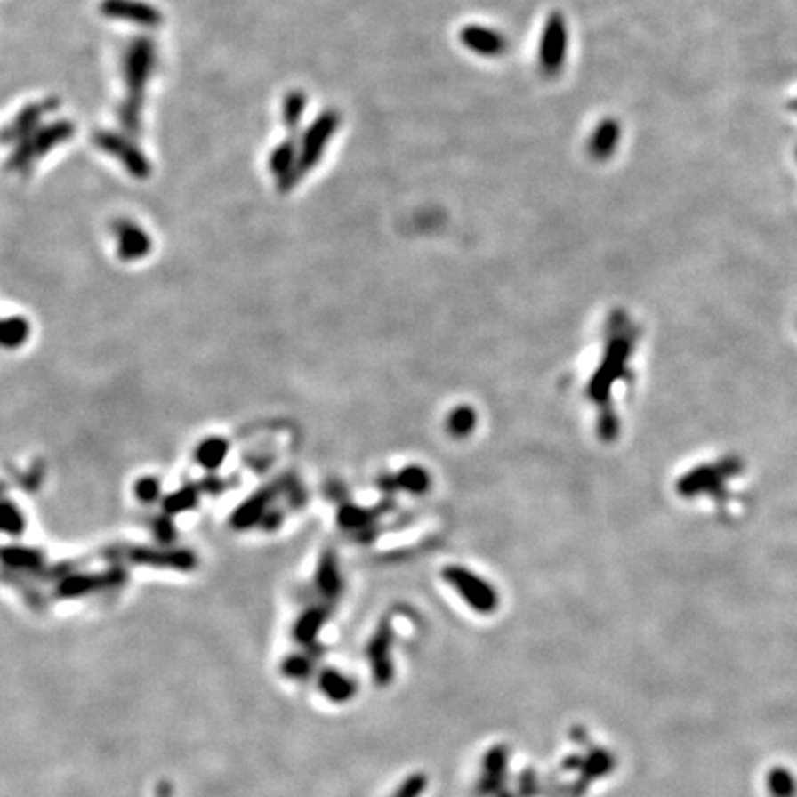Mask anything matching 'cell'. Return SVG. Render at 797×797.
<instances>
[{
  "label": "cell",
  "instance_id": "18",
  "mask_svg": "<svg viewBox=\"0 0 797 797\" xmlns=\"http://www.w3.org/2000/svg\"><path fill=\"white\" fill-rule=\"evenodd\" d=\"M616 141V130H613L611 124H602L600 130H596L594 137H592V152H596L598 156H608L613 144Z\"/></svg>",
  "mask_w": 797,
  "mask_h": 797
},
{
  "label": "cell",
  "instance_id": "13",
  "mask_svg": "<svg viewBox=\"0 0 797 797\" xmlns=\"http://www.w3.org/2000/svg\"><path fill=\"white\" fill-rule=\"evenodd\" d=\"M565 46H567V36H565L563 20L560 22L558 19H554L544 28V37H543V46H541V61L544 63V67L558 68L560 63L563 61Z\"/></svg>",
  "mask_w": 797,
  "mask_h": 797
},
{
  "label": "cell",
  "instance_id": "11",
  "mask_svg": "<svg viewBox=\"0 0 797 797\" xmlns=\"http://www.w3.org/2000/svg\"><path fill=\"white\" fill-rule=\"evenodd\" d=\"M115 237L118 240V252L124 259H139L148 254L149 238L135 223L122 220L115 226Z\"/></svg>",
  "mask_w": 797,
  "mask_h": 797
},
{
  "label": "cell",
  "instance_id": "4",
  "mask_svg": "<svg viewBox=\"0 0 797 797\" xmlns=\"http://www.w3.org/2000/svg\"><path fill=\"white\" fill-rule=\"evenodd\" d=\"M72 130H74L72 124L67 120L48 124V126L36 130L30 137L20 141V148H17L13 156L10 157V166L17 170L28 166L36 157L48 154L56 144H61L67 139H70Z\"/></svg>",
  "mask_w": 797,
  "mask_h": 797
},
{
  "label": "cell",
  "instance_id": "14",
  "mask_svg": "<svg viewBox=\"0 0 797 797\" xmlns=\"http://www.w3.org/2000/svg\"><path fill=\"white\" fill-rule=\"evenodd\" d=\"M463 41H465V44L469 48H472V50H475V52H480V54H496V52H501L503 44H504V39L498 36L496 32L486 30V28H479V27L467 28L463 32Z\"/></svg>",
  "mask_w": 797,
  "mask_h": 797
},
{
  "label": "cell",
  "instance_id": "22",
  "mask_svg": "<svg viewBox=\"0 0 797 797\" xmlns=\"http://www.w3.org/2000/svg\"><path fill=\"white\" fill-rule=\"evenodd\" d=\"M582 762H584V757H580V755H570V757H567V759L563 761V768L568 769V771H575V769H580V768H582Z\"/></svg>",
  "mask_w": 797,
  "mask_h": 797
},
{
  "label": "cell",
  "instance_id": "19",
  "mask_svg": "<svg viewBox=\"0 0 797 797\" xmlns=\"http://www.w3.org/2000/svg\"><path fill=\"white\" fill-rule=\"evenodd\" d=\"M515 795L517 797H537L539 795V777L532 766L520 771Z\"/></svg>",
  "mask_w": 797,
  "mask_h": 797
},
{
  "label": "cell",
  "instance_id": "10",
  "mask_svg": "<svg viewBox=\"0 0 797 797\" xmlns=\"http://www.w3.org/2000/svg\"><path fill=\"white\" fill-rule=\"evenodd\" d=\"M615 766L616 759L609 750H604V747H591V752L584 757L582 768L578 769L580 771L578 783L584 788H589V785H592L594 781L611 776Z\"/></svg>",
  "mask_w": 797,
  "mask_h": 797
},
{
  "label": "cell",
  "instance_id": "12",
  "mask_svg": "<svg viewBox=\"0 0 797 797\" xmlns=\"http://www.w3.org/2000/svg\"><path fill=\"white\" fill-rule=\"evenodd\" d=\"M319 690L334 704H345L357 696V683L338 670H326L319 676Z\"/></svg>",
  "mask_w": 797,
  "mask_h": 797
},
{
  "label": "cell",
  "instance_id": "17",
  "mask_svg": "<svg viewBox=\"0 0 797 797\" xmlns=\"http://www.w3.org/2000/svg\"><path fill=\"white\" fill-rule=\"evenodd\" d=\"M427 785H429L427 776L417 771V774H412L407 779H403V783L393 790L390 797H421L425 793Z\"/></svg>",
  "mask_w": 797,
  "mask_h": 797
},
{
  "label": "cell",
  "instance_id": "20",
  "mask_svg": "<svg viewBox=\"0 0 797 797\" xmlns=\"http://www.w3.org/2000/svg\"><path fill=\"white\" fill-rule=\"evenodd\" d=\"M303 109H305V98L299 93L290 94L288 100H286V104H285V124H286L288 128H295L297 126L299 120H302Z\"/></svg>",
  "mask_w": 797,
  "mask_h": 797
},
{
  "label": "cell",
  "instance_id": "2",
  "mask_svg": "<svg viewBox=\"0 0 797 797\" xmlns=\"http://www.w3.org/2000/svg\"><path fill=\"white\" fill-rule=\"evenodd\" d=\"M443 580L455 589L462 600L479 615H493L501 604L496 589L472 572L460 565H448L441 572Z\"/></svg>",
  "mask_w": 797,
  "mask_h": 797
},
{
  "label": "cell",
  "instance_id": "6",
  "mask_svg": "<svg viewBox=\"0 0 797 797\" xmlns=\"http://www.w3.org/2000/svg\"><path fill=\"white\" fill-rule=\"evenodd\" d=\"M94 142L98 144V148H102L104 152L117 157L122 163V166L139 180L149 176V161L126 137L117 135L113 132H98L94 135Z\"/></svg>",
  "mask_w": 797,
  "mask_h": 797
},
{
  "label": "cell",
  "instance_id": "23",
  "mask_svg": "<svg viewBox=\"0 0 797 797\" xmlns=\"http://www.w3.org/2000/svg\"><path fill=\"white\" fill-rule=\"evenodd\" d=\"M496 797H517V795H513V793H510V792H508V790H503V792H501V793H498V795H496Z\"/></svg>",
  "mask_w": 797,
  "mask_h": 797
},
{
  "label": "cell",
  "instance_id": "9",
  "mask_svg": "<svg viewBox=\"0 0 797 797\" xmlns=\"http://www.w3.org/2000/svg\"><path fill=\"white\" fill-rule=\"evenodd\" d=\"M56 106L52 102H39V104H32L28 108H24L19 117L12 122V126H8L3 132V142H12V141H24L27 137H30L37 126L39 120L43 115H46L50 109H54Z\"/></svg>",
  "mask_w": 797,
  "mask_h": 797
},
{
  "label": "cell",
  "instance_id": "7",
  "mask_svg": "<svg viewBox=\"0 0 797 797\" xmlns=\"http://www.w3.org/2000/svg\"><path fill=\"white\" fill-rule=\"evenodd\" d=\"M100 10L109 19L139 24V27H157L161 13L142 0H102Z\"/></svg>",
  "mask_w": 797,
  "mask_h": 797
},
{
  "label": "cell",
  "instance_id": "8",
  "mask_svg": "<svg viewBox=\"0 0 797 797\" xmlns=\"http://www.w3.org/2000/svg\"><path fill=\"white\" fill-rule=\"evenodd\" d=\"M336 126V118L331 115L319 117V120L314 124L312 132L307 133L305 141H303V154H302V163H299V170H307L310 166L316 165V161L319 159L323 146L327 144V141L331 139L333 132Z\"/></svg>",
  "mask_w": 797,
  "mask_h": 797
},
{
  "label": "cell",
  "instance_id": "21",
  "mask_svg": "<svg viewBox=\"0 0 797 797\" xmlns=\"http://www.w3.org/2000/svg\"><path fill=\"white\" fill-rule=\"evenodd\" d=\"M587 738H589V733H587V729L584 726H575V728L570 729V740L572 742H576L580 745H585Z\"/></svg>",
  "mask_w": 797,
  "mask_h": 797
},
{
  "label": "cell",
  "instance_id": "1",
  "mask_svg": "<svg viewBox=\"0 0 797 797\" xmlns=\"http://www.w3.org/2000/svg\"><path fill=\"white\" fill-rule=\"evenodd\" d=\"M156 46L149 39L132 41L124 54V82L128 87V96L120 106V120L130 132H137L141 126L142 94L156 68Z\"/></svg>",
  "mask_w": 797,
  "mask_h": 797
},
{
  "label": "cell",
  "instance_id": "15",
  "mask_svg": "<svg viewBox=\"0 0 797 797\" xmlns=\"http://www.w3.org/2000/svg\"><path fill=\"white\" fill-rule=\"evenodd\" d=\"M766 786L774 797H795L797 793V783L785 768L771 769L766 777Z\"/></svg>",
  "mask_w": 797,
  "mask_h": 797
},
{
  "label": "cell",
  "instance_id": "3",
  "mask_svg": "<svg viewBox=\"0 0 797 797\" xmlns=\"http://www.w3.org/2000/svg\"><path fill=\"white\" fill-rule=\"evenodd\" d=\"M391 646H393V624L390 616H384L381 618L379 626L373 632L366 646V657L371 666L373 681H375V685L381 688L390 687L395 678Z\"/></svg>",
  "mask_w": 797,
  "mask_h": 797
},
{
  "label": "cell",
  "instance_id": "5",
  "mask_svg": "<svg viewBox=\"0 0 797 797\" xmlns=\"http://www.w3.org/2000/svg\"><path fill=\"white\" fill-rule=\"evenodd\" d=\"M508 764H510V750L504 744H496L486 752L482 759V769L480 777L477 783V795L479 797H496L503 790H506V777H508Z\"/></svg>",
  "mask_w": 797,
  "mask_h": 797
},
{
  "label": "cell",
  "instance_id": "16",
  "mask_svg": "<svg viewBox=\"0 0 797 797\" xmlns=\"http://www.w3.org/2000/svg\"><path fill=\"white\" fill-rule=\"evenodd\" d=\"M326 618H327V615L323 613L321 609H310V611H307V613L302 616V620L297 622L295 637H297L299 640H302V642H310V640H314L316 633H318L319 628L323 626V622H326Z\"/></svg>",
  "mask_w": 797,
  "mask_h": 797
}]
</instances>
